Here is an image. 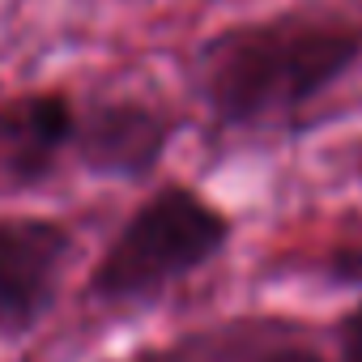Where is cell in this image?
<instances>
[{"label":"cell","mask_w":362,"mask_h":362,"mask_svg":"<svg viewBox=\"0 0 362 362\" xmlns=\"http://www.w3.org/2000/svg\"><path fill=\"white\" fill-rule=\"evenodd\" d=\"M136 362H158V358H136Z\"/></svg>","instance_id":"9"},{"label":"cell","mask_w":362,"mask_h":362,"mask_svg":"<svg viewBox=\"0 0 362 362\" xmlns=\"http://www.w3.org/2000/svg\"><path fill=\"white\" fill-rule=\"evenodd\" d=\"M256 362H324V358L307 345H277V349H264Z\"/></svg>","instance_id":"8"},{"label":"cell","mask_w":362,"mask_h":362,"mask_svg":"<svg viewBox=\"0 0 362 362\" xmlns=\"http://www.w3.org/2000/svg\"><path fill=\"white\" fill-rule=\"evenodd\" d=\"M230 218L209 197L188 184H166L115 230L90 273V298L107 307L162 298L170 286L209 269L230 247Z\"/></svg>","instance_id":"2"},{"label":"cell","mask_w":362,"mask_h":362,"mask_svg":"<svg viewBox=\"0 0 362 362\" xmlns=\"http://www.w3.org/2000/svg\"><path fill=\"white\" fill-rule=\"evenodd\" d=\"M324 273H328V281H337V286H362V243L337 247V252L324 260Z\"/></svg>","instance_id":"6"},{"label":"cell","mask_w":362,"mask_h":362,"mask_svg":"<svg viewBox=\"0 0 362 362\" xmlns=\"http://www.w3.org/2000/svg\"><path fill=\"white\" fill-rule=\"evenodd\" d=\"M337 354L341 362H362V303H354L337 320Z\"/></svg>","instance_id":"7"},{"label":"cell","mask_w":362,"mask_h":362,"mask_svg":"<svg viewBox=\"0 0 362 362\" xmlns=\"http://www.w3.org/2000/svg\"><path fill=\"white\" fill-rule=\"evenodd\" d=\"M175 124L136 98H111L94 103L77 119L73 153L77 162L98 179H145L158 170Z\"/></svg>","instance_id":"4"},{"label":"cell","mask_w":362,"mask_h":362,"mask_svg":"<svg viewBox=\"0 0 362 362\" xmlns=\"http://www.w3.org/2000/svg\"><path fill=\"white\" fill-rule=\"evenodd\" d=\"M77 107L60 90H35L0 103V184L30 188L77 141Z\"/></svg>","instance_id":"5"},{"label":"cell","mask_w":362,"mask_h":362,"mask_svg":"<svg viewBox=\"0 0 362 362\" xmlns=\"http://www.w3.org/2000/svg\"><path fill=\"white\" fill-rule=\"evenodd\" d=\"M73 235L52 218H0V341L43 324L60 294Z\"/></svg>","instance_id":"3"},{"label":"cell","mask_w":362,"mask_h":362,"mask_svg":"<svg viewBox=\"0 0 362 362\" xmlns=\"http://www.w3.org/2000/svg\"><path fill=\"white\" fill-rule=\"evenodd\" d=\"M358 56V22L337 13H277L209 35L192 56V86L222 128H260L324 98Z\"/></svg>","instance_id":"1"}]
</instances>
